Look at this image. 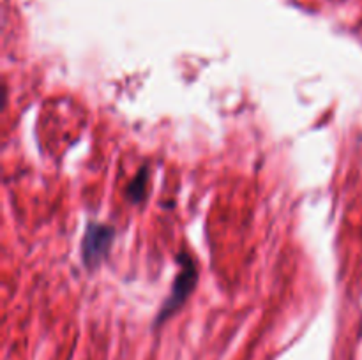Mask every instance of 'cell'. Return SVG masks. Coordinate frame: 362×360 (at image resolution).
<instances>
[{"label":"cell","mask_w":362,"mask_h":360,"mask_svg":"<svg viewBox=\"0 0 362 360\" xmlns=\"http://www.w3.org/2000/svg\"><path fill=\"white\" fill-rule=\"evenodd\" d=\"M180 261V270L177 274L175 281L172 284V292H170L168 299L165 300V304L161 306V311H159L158 318V325H161L163 321L168 320L170 316L177 313L180 307L184 306V302L187 300V296L191 295V292L197 286V279H198V270L197 265H194L193 258L189 256L187 253H180L179 256Z\"/></svg>","instance_id":"cell-1"},{"label":"cell","mask_w":362,"mask_h":360,"mask_svg":"<svg viewBox=\"0 0 362 360\" xmlns=\"http://www.w3.org/2000/svg\"><path fill=\"white\" fill-rule=\"evenodd\" d=\"M148 184V168H141L138 172V175L134 176L133 182L127 187V198H129L133 203H140L145 198V191H147Z\"/></svg>","instance_id":"cell-3"},{"label":"cell","mask_w":362,"mask_h":360,"mask_svg":"<svg viewBox=\"0 0 362 360\" xmlns=\"http://www.w3.org/2000/svg\"><path fill=\"white\" fill-rule=\"evenodd\" d=\"M113 242V229L106 224L90 222L85 229L83 240H81V260L85 267L95 268L106 254L110 253V247Z\"/></svg>","instance_id":"cell-2"}]
</instances>
